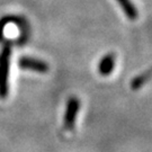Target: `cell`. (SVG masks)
<instances>
[{
  "mask_svg": "<svg viewBox=\"0 0 152 152\" xmlns=\"http://www.w3.org/2000/svg\"><path fill=\"white\" fill-rule=\"evenodd\" d=\"M11 49L6 44L0 53V98H7L9 91V71H10Z\"/></svg>",
  "mask_w": 152,
  "mask_h": 152,
  "instance_id": "6da1fadb",
  "label": "cell"
},
{
  "mask_svg": "<svg viewBox=\"0 0 152 152\" xmlns=\"http://www.w3.org/2000/svg\"><path fill=\"white\" fill-rule=\"evenodd\" d=\"M80 109V100L77 97H70L68 99L66 103V107H65L64 113V120H63V124H64V129L66 131H72L76 124L77 115L79 113Z\"/></svg>",
  "mask_w": 152,
  "mask_h": 152,
  "instance_id": "7a4b0ae2",
  "label": "cell"
},
{
  "mask_svg": "<svg viewBox=\"0 0 152 152\" xmlns=\"http://www.w3.org/2000/svg\"><path fill=\"white\" fill-rule=\"evenodd\" d=\"M18 64H19L20 69L35 71V72H39V73H45L50 69L49 64L46 62L37 60V59H33V58H28V56L22 58L18 62Z\"/></svg>",
  "mask_w": 152,
  "mask_h": 152,
  "instance_id": "3957f363",
  "label": "cell"
},
{
  "mask_svg": "<svg viewBox=\"0 0 152 152\" xmlns=\"http://www.w3.org/2000/svg\"><path fill=\"white\" fill-rule=\"evenodd\" d=\"M115 61H116V58H115V54H113V53L105 55L98 64L99 73L102 76H109L115 69Z\"/></svg>",
  "mask_w": 152,
  "mask_h": 152,
  "instance_id": "277c9868",
  "label": "cell"
},
{
  "mask_svg": "<svg viewBox=\"0 0 152 152\" xmlns=\"http://www.w3.org/2000/svg\"><path fill=\"white\" fill-rule=\"evenodd\" d=\"M151 78H152V68L151 69H148L147 71H144L140 76L135 77V78L131 81V88H132L133 90H137V89H140V88L143 87Z\"/></svg>",
  "mask_w": 152,
  "mask_h": 152,
  "instance_id": "5b68a950",
  "label": "cell"
},
{
  "mask_svg": "<svg viewBox=\"0 0 152 152\" xmlns=\"http://www.w3.org/2000/svg\"><path fill=\"white\" fill-rule=\"evenodd\" d=\"M120 2L121 7L123 8L125 15L129 17L130 19H135L137 17V11H136V8L133 6V4L131 2L130 0H117Z\"/></svg>",
  "mask_w": 152,
  "mask_h": 152,
  "instance_id": "8992f818",
  "label": "cell"
}]
</instances>
